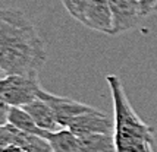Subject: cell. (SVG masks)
Returning a JSON list of instances; mask_svg holds the SVG:
<instances>
[{
	"instance_id": "6da1fadb",
	"label": "cell",
	"mask_w": 157,
	"mask_h": 152,
	"mask_svg": "<svg viewBox=\"0 0 157 152\" xmlns=\"http://www.w3.org/2000/svg\"><path fill=\"white\" fill-rule=\"evenodd\" d=\"M46 62V44L34 24L19 9H3L0 13V69L3 76L38 78V70Z\"/></svg>"
},
{
	"instance_id": "8992f818",
	"label": "cell",
	"mask_w": 157,
	"mask_h": 152,
	"mask_svg": "<svg viewBox=\"0 0 157 152\" xmlns=\"http://www.w3.org/2000/svg\"><path fill=\"white\" fill-rule=\"evenodd\" d=\"M78 21L91 29L112 35L113 24L109 0H88L78 16Z\"/></svg>"
},
{
	"instance_id": "5b68a950",
	"label": "cell",
	"mask_w": 157,
	"mask_h": 152,
	"mask_svg": "<svg viewBox=\"0 0 157 152\" xmlns=\"http://www.w3.org/2000/svg\"><path fill=\"white\" fill-rule=\"evenodd\" d=\"M109 5L113 24L112 35L135 28L140 18H143L140 0H109Z\"/></svg>"
},
{
	"instance_id": "8fae6325",
	"label": "cell",
	"mask_w": 157,
	"mask_h": 152,
	"mask_svg": "<svg viewBox=\"0 0 157 152\" xmlns=\"http://www.w3.org/2000/svg\"><path fill=\"white\" fill-rule=\"evenodd\" d=\"M79 139L81 152H116V143L113 135L91 133L76 135Z\"/></svg>"
},
{
	"instance_id": "4fadbf2b",
	"label": "cell",
	"mask_w": 157,
	"mask_h": 152,
	"mask_svg": "<svg viewBox=\"0 0 157 152\" xmlns=\"http://www.w3.org/2000/svg\"><path fill=\"white\" fill-rule=\"evenodd\" d=\"M140 5H141V13H143V16H145L154 10L157 0H140Z\"/></svg>"
},
{
	"instance_id": "52a82bcc",
	"label": "cell",
	"mask_w": 157,
	"mask_h": 152,
	"mask_svg": "<svg viewBox=\"0 0 157 152\" xmlns=\"http://www.w3.org/2000/svg\"><path fill=\"white\" fill-rule=\"evenodd\" d=\"M66 129L72 130L75 135H91V133L113 135L115 121L107 114H104L93 107L90 111L74 118Z\"/></svg>"
},
{
	"instance_id": "277c9868",
	"label": "cell",
	"mask_w": 157,
	"mask_h": 152,
	"mask_svg": "<svg viewBox=\"0 0 157 152\" xmlns=\"http://www.w3.org/2000/svg\"><path fill=\"white\" fill-rule=\"evenodd\" d=\"M38 98L44 100L50 105V108L55 113L56 120L59 121V125L63 129H66L74 118H76L78 116H81V114H84V113H87V111H90L93 108L91 105L78 103V101L72 100V98L57 97L55 94L46 92L43 88L38 92Z\"/></svg>"
},
{
	"instance_id": "7c38bea8",
	"label": "cell",
	"mask_w": 157,
	"mask_h": 152,
	"mask_svg": "<svg viewBox=\"0 0 157 152\" xmlns=\"http://www.w3.org/2000/svg\"><path fill=\"white\" fill-rule=\"evenodd\" d=\"M7 123H10L12 126H15L16 129H19L22 132H27V133H31V135H37V136H41V138H43V135L46 132L37 126V123L33 120V117L22 107H10Z\"/></svg>"
},
{
	"instance_id": "5bb4252c",
	"label": "cell",
	"mask_w": 157,
	"mask_h": 152,
	"mask_svg": "<svg viewBox=\"0 0 157 152\" xmlns=\"http://www.w3.org/2000/svg\"><path fill=\"white\" fill-rule=\"evenodd\" d=\"M0 152H28L25 148L18 145H6V146H2L0 148Z\"/></svg>"
},
{
	"instance_id": "9a60e30c",
	"label": "cell",
	"mask_w": 157,
	"mask_h": 152,
	"mask_svg": "<svg viewBox=\"0 0 157 152\" xmlns=\"http://www.w3.org/2000/svg\"><path fill=\"white\" fill-rule=\"evenodd\" d=\"M153 12H157V5H156V7H154V10H153Z\"/></svg>"
},
{
	"instance_id": "ba28073f",
	"label": "cell",
	"mask_w": 157,
	"mask_h": 152,
	"mask_svg": "<svg viewBox=\"0 0 157 152\" xmlns=\"http://www.w3.org/2000/svg\"><path fill=\"white\" fill-rule=\"evenodd\" d=\"M6 145L22 146L28 152H53L50 143L44 138L22 132L10 123H6L0 127V148Z\"/></svg>"
},
{
	"instance_id": "7a4b0ae2",
	"label": "cell",
	"mask_w": 157,
	"mask_h": 152,
	"mask_svg": "<svg viewBox=\"0 0 157 152\" xmlns=\"http://www.w3.org/2000/svg\"><path fill=\"white\" fill-rule=\"evenodd\" d=\"M106 81L109 83L115 108L113 138L116 152H154V130L132 108L121 79L116 75H107Z\"/></svg>"
},
{
	"instance_id": "3957f363",
	"label": "cell",
	"mask_w": 157,
	"mask_h": 152,
	"mask_svg": "<svg viewBox=\"0 0 157 152\" xmlns=\"http://www.w3.org/2000/svg\"><path fill=\"white\" fill-rule=\"evenodd\" d=\"M41 86L38 78L7 75L0 81V101L10 107H25L38 98Z\"/></svg>"
},
{
	"instance_id": "30bf717a",
	"label": "cell",
	"mask_w": 157,
	"mask_h": 152,
	"mask_svg": "<svg viewBox=\"0 0 157 152\" xmlns=\"http://www.w3.org/2000/svg\"><path fill=\"white\" fill-rule=\"evenodd\" d=\"M43 138L47 140L53 152H81L79 139L69 129H62L57 132H44Z\"/></svg>"
},
{
	"instance_id": "9c48e42d",
	"label": "cell",
	"mask_w": 157,
	"mask_h": 152,
	"mask_svg": "<svg viewBox=\"0 0 157 152\" xmlns=\"http://www.w3.org/2000/svg\"><path fill=\"white\" fill-rule=\"evenodd\" d=\"M22 108L33 117V120L37 123V126H38L40 129H43V130L57 132V130H62V129H63V127L59 125V121L56 120L53 110L50 108V105H48L44 100L37 98L35 101H33L31 104H28V105L22 107Z\"/></svg>"
}]
</instances>
